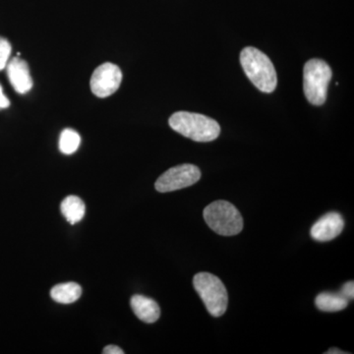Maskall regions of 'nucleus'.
<instances>
[{
  "mask_svg": "<svg viewBox=\"0 0 354 354\" xmlns=\"http://www.w3.org/2000/svg\"><path fill=\"white\" fill-rule=\"evenodd\" d=\"M344 227V221L341 214L332 212L326 214L314 223L310 230V235L316 241H330L339 236Z\"/></svg>",
  "mask_w": 354,
  "mask_h": 354,
  "instance_id": "nucleus-8",
  "label": "nucleus"
},
{
  "mask_svg": "<svg viewBox=\"0 0 354 354\" xmlns=\"http://www.w3.org/2000/svg\"><path fill=\"white\" fill-rule=\"evenodd\" d=\"M341 295L344 298H346V299L348 300H353L354 298V283L353 281H348V283H344V286H342V290H341Z\"/></svg>",
  "mask_w": 354,
  "mask_h": 354,
  "instance_id": "nucleus-16",
  "label": "nucleus"
},
{
  "mask_svg": "<svg viewBox=\"0 0 354 354\" xmlns=\"http://www.w3.org/2000/svg\"><path fill=\"white\" fill-rule=\"evenodd\" d=\"M81 144V137L73 129H64L60 134L59 146L60 152L64 155H72L78 150Z\"/></svg>",
  "mask_w": 354,
  "mask_h": 354,
  "instance_id": "nucleus-14",
  "label": "nucleus"
},
{
  "mask_svg": "<svg viewBox=\"0 0 354 354\" xmlns=\"http://www.w3.org/2000/svg\"><path fill=\"white\" fill-rule=\"evenodd\" d=\"M205 221L212 230L223 236L241 234L243 230V218L232 203L218 200L211 203L204 209Z\"/></svg>",
  "mask_w": 354,
  "mask_h": 354,
  "instance_id": "nucleus-3",
  "label": "nucleus"
},
{
  "mask_svg": "<svg viewBox=\"0 0 354 354\" xmlns=\"http://www.w3.org/2000/svg\"><path fill=\"white\" fill-rule=\"evenodd\" d=\"M121 81L122 72L120 67L111 62H106L100 65L91 77V90L97 97H108L118 90Z\"/></svg>",
  "mask_w": 354,
  "mask_h": 354,
  "instance_id": "nucleus-7",
  "label": "nucleus"
},
{
  "mask_svg": "<svg viewBox=\"0 0 354 354\" xmlns=\"http://www.w3.org/2000/svg\"><path fill=\"white\" fill-rule=\"evenodd\" d=\"M327 354H344V353H344V351H339V349H337V348H330V351H328L327 353H326Z\"/></svg>",
  "mask_w": 354,
  "mask_h": 354,
  "instance_id": "nucleus-19",
  "label": "nucleus"
},
{
  "mask_svg": "<svg viewBox=\"0 0 354 354\" xmlns=\"http://www.w3.org/2000/svg\"><path fill=\"white\" fill-rule=\"evenodd\" d=\"M131 308L140 320L147 324L157 322L160 316V306L152 298L134 295L130 300Z\"/></svg>",
  "mask_w": 354,
  "mask_h": 354,
  "instance_id": "nucleus-10",
  "label": "nucleus"
},
{
  "mask_svg": "<svg viewBox=\"0 0 354 354\" xmlns=\"http://www.w3.org/2000/svg\"><path fill=\"white\" fill-rule=\"evenodd\" d=\"M193 286L212 316L221 317L225 313L227 291L218 277L209 272H199L193 279Z\"/></svg>",
  "mask_w": 354,
  "mask_h": 354,
  "instance_id": "nucleus-4",
  "label": "nucleus"
},
{
  "mask_svg": "<svg viewBox=\"0 0 354 354\" xmlns=\"http://www.w3.org/2000/svg\"><path fill=\"white\" fill-rule=\"evenodd\" d=\"M60 208H62V215L71 225H76L77 223L82 221L86 213L85 204L82 200L73 195L65 198Z\"/></svg>",
  "mask_w": 354,
  "mask_h": 354,
  "instance_id": "nucleus-12",
  "label": "nucleus"
},
{
  "mask_svg": "<svg viewBox=\"0 0 354 354\" xmlns=\"http://www.w3.org/2000/svg\"><path fill=\"white\" fill-rule=\"evenodd\" d=\"M241 64L246 76L258 90L274 92L278 77L274 64L264 53L252 46L245 48L241 53Z\"/></svg>",
  "mask_w": 354,
  "mask_h": 354,
  "instance_id": "nucleus-1",
  "label": "nucleus"
},
{
  "mask_svg": "<svg viewBox=\"0 0 354 354\" xmlns=\"http://www.w3.org/2000/svg\"><path fill=\"white\" fill-rule=\"evenodd\" d=\"M169 124L174 131L196 142L214 141L221 133L220 124L213 118L188 111L172 114Z\"/></svg>",
  "mask_w": 354,
  "mask_h": 354,
  "instance_id": "nucleus-2",
  "label": "nucleus"
},
{
  "mask_svg": "<svg viewBox=\"0 0 354 354\" xmlns=\"http://www.w3.org/2000/svg\"><path fill=\"white\" fill-rule=\"evenodd\" d=\"M7 76L14 90L20 95L27 94L32 88L29 65L20 57H13L7 64Z\"/></svg>",
  "mask_w": 354,
  "mask_h": 354,
  "instance_id": "nucleus-9",
  "label": "nucleus"
},
{
  "mask_svg": "<svg viewBox=\"0 0 354 354\" xmlns=\"http://www.w3.org/2000/svg\"><path fill=\"white\" fill-rule=\"evenodd\" d=\"M9 106H10V102H9L8 97L4 95L3 88L0 85V111L9 108Z\"/></svg>",
  "mask_w": 354,
  "mask_h": 354,
  "instance_id": "nucleus-17",
  "label": "nucleus"
},
{
  "mask_svg": "<svg viewBox=\"0 0 354 354\" xmlns=\"http://www.w3.org/2000/svg\"><path fill=\"white\" fill-rule=\"evenodd\" d=\"M332 76V69L324 60L314 58L306 62L304 70V88L310 104L313 106L325 104Z\"/></svg>",
  "mask_w": 354,
  "mask_h": 354,
  "instance_id": "nucleus-5",
  "label": "nucleus"
},
{
  "mask_svg": "<svg viewBox=\"0 0 354 354\" xmlns=\"http://www.w3.org/2000/svg\"><path fill=\"white\" fill-rule=\"evenodd\" d=\"M317 308L324 312H337L346 309L348 300L341 293L323 292L317 295L315 299Z\"/></svg>",
  "mask_w": 354,
  "mask_h": 354,
  "instance_id": "nucleus-13",
  "label": "nucleus"
},
{
  "mask_svg": "<svg viewBox=\"0 0 354 354\" xmlns=\"http://www.w3.org/2000/svg\"><path fill=\"white\" fill-rule=\"evenodd\" d=\"M11 44L6 39L0 37V71L6 68L10 60Z\"/></svg>",
  "mask_w": 354,
  "mask_h": 354,
  "instance_id": "nucleus-15",
  "label": "nucleus"
},
{
  "mask_svg": "<svg viewBox=\"0 0 354 354\" xmlns=\"http://www.w3.org/2000/svg\"><path fill=\"white\" fill-rule=\"evenodd\" d=\"M102 353L104 354H123L124 351H122L120 348L116 346H108L104 348L102 351Z\"/></svg>",
  "mask_w": 354,
  "mask_h": 354,
  "instance_id": "nucleus-18",
  "label": "nucleus"
},
{
  "mask_svg": "<svg viewBox=\"0 0 354 354\" xmlns=\"http://www.w3.org/2000/svg\"><path fill=\"white\" fill-rule=\"evenodd\" d=\"M201 178V171L194 165L185 164L171 167L158 177L156 189L160 193L183 189L197 183Z\"/></svg>",
  "mask_w": 354,
  "mask_h": 354,
  "instance_id": "nucleus-6",
  "label": "nucleus"
},
{
  "mask_svg": "<svg viewBox=\"0 0 354 354\" xmlns=\"http://www.w3.org/2000/svg\"><path fill=\"white\" fill-rule=\"evenodd\" d=\"M82 295V288L76 283H60L53 286L50 297L55 301L62 304H70L77 301Z\"/></svg>",
  "mask_w": 354,
  "mask_h": 354,
  "instance_id": "nucleus-11",
  "label": "nucleus"
}]
</instances>
